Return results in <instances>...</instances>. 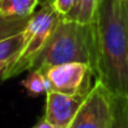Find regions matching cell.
Returning a JSON list of instances; mask_svg holds the SVG:
<instances>
[{
	"label": "cell",
	"instance_id": "cell-5",
	"mask_svg": "<svg viewBox=\"0 0 128 128\" xmlns=\"http://www.w3.org/2000/svg\"><path fill=\"white\" fill-rule=\"evenodd\" d=\"M50 91L67 94H86L91 91V77H94L92 67L87 64L71 62L57 65L44 71ZM48 91V92H50Z\"/></svg>",
	"mask_w": 128,
	"mask_h": 128
},
{
	"label": "cell",
	"instance_id": "cell-3",
	"mask_svg": "<svg viewBox=\"0 0 128 128\" xmlns=\"http://www.w3.org/2000/svg\"><path fill=\"white\" fill-rule=\"evenodd\" d=\"M60 19V14L51 4H42L41 9L29 18L28 24L22 30V48L1 80H9L24 71H30L34 60L46 46Z\"/></svg>",
	"mask_w": 128,
	"mask_h": 128
},
{
	"label": "cell",
	"instance_id": "cell-15",
	"mask_svg": "<svg viewBox=\"0 0 128 128\" xmlns=\"http://www.w3.org/2000/svg\"><path fill=\"white\" fill-rule=\"evenodd\" d=\"M31 128H54V127H52L45 118H42V120H40L34 127H31Z\"/></svg>",
	"mask_w": 128,
	"mask_h": 128
},
{
	"label": "cell",
	"instance_id": "cell-1",
	"mask_svg": "<svg viewBox=\"0 0 128 128\" xmlns=\"http://www.w3.org/2000/svg\"><path fill=\"white\" fill-rule=\"evenodd\" d=\"M94 25L96 80L112 96L128 98V0H101Z\"/></svg>",
	"mask_w": 128,
	"mask_h": 128
},
{
	"label": "cell",
	"instance_id": "cell-6",
	"mask_svg": "<svg viewBox=\"0 0 128 128\" xmlns=\"http://www.w3.org/2000/svg\"><path fill=\"white\" fill-rule=\"evenodd\" d=\"M86 94H67L50 91L46 93L45 120L54 128H68L81 108Z\"/></svg>",
	"mask_w": 128,
	"mask_h": 128
},
{
	"label": "cell",
	"instance_id": "cell-16",
	"mask_svg": "<svg viewBox=\"0 0 128 128\" xmlns=\"http://www.w3.org/2000/svg\"><path fill=\"white\" fill-rule=\"evenodd\" d=\"M41 2H42V4H51L52 0H41Z\"/></svg>",
	"mask_w": 128,
	"mask_h": 128
},
{
	"label": "cell",
	"instance_id": "cell-4",
	"mask_svg": "<svg viewBox=\"0 0 128 128\" xmlns=\"http://www.w3.org/2000/svg\"><path fill=\"white\" fill-rule=\"evenodd\" d=\"M112 120V94L96 80L68 128H110Z\"/></svg>",
	"mask_w": 128,
	"mask_h": 128
},
{
	"label": "cell",
	"instance_id": "cell-13",
	"mask_svg": "<svg viewBox=\"0 0 128 128\" xmlns=\"http://www.w3.org/2000/svg\"><path fill=\"white\" fill-rule=\"evenodd\" d=\"M75 4L76 0H52L51 2V5L60 14L61 18H66L75 8Z\"/></svg>",
	"mask_w": 128,
	"mask_h": 128
},
{
	"label": "cell",
	"instance_id": "cell-2",
	"mask_svg": "<svg viewBox=\"0 0 128 128\" xmlns=\"http://www.w3.org/2000/svg\"><path fill=\"white\" fill-rule=\"evenodd\" d=\"M71 62L90 65L96 76L97 36L94 22L82 24L61 18L30 70L45 71L50 67Z\"/></svg>",
	"mask_w": 128,
	"mask_h": 128
},
{
	"label": "cell",
	"instance_id": "cell-9",
	"mask_svg": "<svg viewBox=\"0 0 128 128\" xmlns=\"http://www.w3.org/2000/svg\"><path fill=\"white\" fill-rule=\"evenodd\" d=\"M20 85L24 87L30 97H39L41 94H46L50 91L45 72L40 70H30L29 75L21 81Z\"/></svg>",
	"mask_w": 128,
	"mask_h": 128
},
{
	"label": "cell",
	"instance_id": "cell-10",
	"mask_svg": "<svg viewBox=\"0 0 128 128\" xmlns=\"http://www.w3.org/2000/svg\"><path fill=\"white\" fill-rule=\"evenodd\" d=\"M110 128H128V98L112 96V120Z\"/></svg>",
	"mask_w": 128,
	"mask_h": 128
},
{
	"label": "cell",
	"instance_id": "cell-14",
	"mask_svg": "<svg viewBox=\"0 0 128 128\" xmlns=\"http://www.w3.org/2000/svg\"><path fill=\"white\" fill-rule=\"evenodd\" d=\"M11 64H12L11 61H0V78H2L4 74L6 72V70L9 68Z\"/></svg>",
	"mask_w": 128,
	"mask_h": 128
},
{
	"label": "cell",
	"instance_id": "cell-12",
	"mask_svg": "<svg viewBox=\"0 0 128 128\" xmlns=\"http://www.w3.org/2000/svg\"><path fill=\"white\" fill-rule=\"evenodd\" d=\"M28 20L29 19H11L0 16V41L20 34L25 29Z\"/></svg>",
	"mask_w": 128,
	"mask_h": 128
},
{
	"label": "cell",
	"instance_id": "cell-8",
	"mask_svg": "<svg viewBox=\"0 0 128 128\" xmlns=\"http://www.w3.org/2000/svg\"><path fill=\"white\" fill-rule=\"evenodd\" d=\"M101 0H76L75 8L65 18L82 24H92L96 20L98 5Z\"/></svg>",
	"mask_w": 128,
	"mask_h": 128
},
{
	"label": "cell",
	"instance_id": "cell-7",
	"mask_svg": "<svg viewBox=\"0 0 128 128\" xmlns=\"http://www.w3.org/2000/svg\"><path fill=\"white\" fill-rule=\"evenodd\" d=\"M41 0H0V16L29 19Z\"/></svg>",
	"mask_w": 128,
	"mask_h": 128
},
{
	"label": "cell",
	"instance_id": "cell-11",
	"mask_svg": "<svg viewBox=\"0 0 128 128\" xmlns=\"http://www.w3.org/2000/svg\"><path fill=\"white\" fill-rule=\"evenodd\" d=\"M22 48V31L0 41V61L14 62Z\"/></svg>",
	"mask_w": 128,
	"mask_h": 128
}]
</instances>
